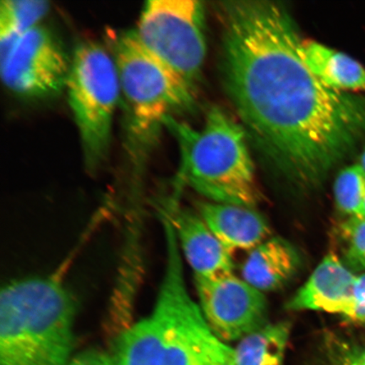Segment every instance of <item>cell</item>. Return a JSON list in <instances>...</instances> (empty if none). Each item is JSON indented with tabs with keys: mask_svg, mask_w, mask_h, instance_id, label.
<instances>
[{
	"mask_svg": "<svg viewBox=\"0 0 365 365\" xmlns=\"http://www.w3.org/2000/svg\"><path fill=\"white\" fill-rule=\"evenodd\" d=\"M222 10L223 81L244 129L292 181L317 185L359 135L363 108L309 70L284 7L230 1Z\"/></svg>",
	"mask_w": 365,
	"mask_h": 365,
	"instance_id": "1",
	"label": "cell"
},
{
	"mask_svg": "<svg viewBox=\"0 0 365 365\" xmlns=\"http://www.w3.org/2000/svg\"><path fill=\"white\" fill-rule=\"evenodd\" d=\"M164 232L166 264L156 303L118 336L113 365H235L234 349L212 331L187 289L175 230Z\"/></svg>",
	"mask_w": 365,
	"mask_h": 365,
	"instance_id": "2",
	"label": "cell"
},
{
	"mask_svg": "<svg viewBox=\"0 0 365 365\" xmlns=\"http://www.w3.org/2000/svg\"><path fill=\"white\" fill-rule=\"evenodd\" d=\"M76 303L61 280L29 277L0 294V365H68Z\"/></svg>",
	"mask_w": 365,
	"mask_h": 365,
	"instance_id": "3",
	"label": "cell"
},
{
	"mask_svg": "<svg viewBox=\"0 0 365 365\" xmlns=\"http://www.w3.org/2000/svg\"><path fill=\"white\" fill-rule=\"evenodd\" d=\"M181 149L180 179L212 202L255 208L261 202L246 131L222 108L210 109L202 130L167 118Z\"/></svg>",
	"mask_w": 365,
	"mask_h": 365,
	"instance_id": "4",
	"label": "cell"
},
{
	"mask_svg": "<svg viewBox=\"0 0 365 365\" xmlns=\"http://www.w3.org/2000/svg\"><path fill=\"white\" fill-rule=\"evenodd\" d=\"M112 41L128 148L135 163L140 164L156 145L167 118L193 103V86L150 53L135 31H122Z\"/></svg>",
	"mask_w": 365,
	"mask_h": 365,
	"instance_id": "5",
	"label": "cell"
},
{
	"mask_svg": "<svg viewBox=\"0 0 365 365\" xmlns=\"http://www.w3.org/2000/svg\"><path fill=\"white\" fill-rule=\"evenodd\" d=\"M66 90L86 165L95 170L107 157L113 118L121 97L113 54L94 42L77 46L71 57Z\"/></svg>",
	"mask_w": 365,
	"mask_h": 365,
	"instance_id": "6",
	"label": "cell"
},
{
	"mask_svg": "<svg viewBox=\"0 0 365 365\" xmlns=\"http://www.w3.org/2000/svg\"><path fill=\"white\" fill-rule=\"evenodd\" d=\"M135 33L150 53L193 86L207 53L202 3L149 0Z\"/></svg>",
	"mask_w": 365,
	"mask_h": 365,
	"instance_id": "7",
	"label": "cell"
},
{
	"mask_svg": "<svg viewBox=\"0 0 365 365\" xmlns=\"http://www.w3.org/2000/svg\"><path fill=\"white\" fill-rule=\"evenodd\" d=\"M0 67L3 83L13 93L43 99L66 89L71 58L51 31L38 26L22 36Z\"/></svg>",
	"mask_w": 365,
	"mask_h": 365,
	"instance_id": "8",
	"label": "cell"
},
{
	"mask_svg": "<svg viewBox=\"0 0 365 365\" xmlns=\"http://www.w3.org/2000/svg\"><path fill=\"white\" fill-rule=\"evenodd\" d=\"M195 278L199 307L223 341H240L267 325L268 303L262 292L232 275Z\"/></svg>",
	"mask_w": 365,
	"mask_h": 365,
	"instance_id": "9",
	"label": "cell"
},
{
	"mask_svg": "<svg viewBox=\"0 0 365 365\" xmlns=\"http://www.w3.org/2000/svg\"><path fill=\"white\" fill-rule=\"evenodd\" d=\"M162 213L175 230L182 258L194 277L212 279L232 275L231 253L213 234L197 211L182 207L175 197L168 200Z\"/></svg>",
	"mask_w": 365,
	"mask_h": 365,
	"instance_id": "10",
	"label": "cell"
},
{
	"mask_svg": "<svg viewBox=\"0 0 365 365\" xmlns=\"http://www.w3.org/2000/svg\"><path fill=\"white\" fill-rule=\"evenodd\" d=\"M356 277L335 253L326 255L286 304L290 312H322L352 317Z\"/></svg>",
	"mask_w": 365,
	"mask_h": 365,
	"instance_id": "11",
	"label": "cell"
},
{
	"mask_svg": "<svg viewBox=\"0 0 365 365\" xmlns=\"http://www.w3.org/2000/svg\"><path fill=\"white\" fill-rule=\"evenodd\" d=\"M196 211L230 253L252 250L270 235L268 222L255 208L202 202H198Z\"/></svg>",
	"mask_w": 365,
	"mask_h": 365,
	"instance_id": "12",
	"label": "cell"
},
{
	"mask_svg": "<svg viewBox=\"0 0 365 365\" xmlns=\"http://www.w3.org/2000/svg\"><path fill=\"white\" fill-rule=\"evenodd\" d=\"M299 264L298 252L282 238L269 239L250 251L242 277L259 291L280 289L294 277Z\"/></svg>",
	"mask_w": 365,
	"mask_h": 365,
	"instance_id": "13",
	"label": "cell"
},
{
	"mask_svg": "<svg viewBox=\"0 0 365 365\" xmlns=\"http://www.w3.org/2000/svg\"><path fill=\"white\" fill-rule=\"evenodd\" d=\"M302 54L313 74L328 88L365 91V68L346 53L326 45L303 41Z\"/></svg>",
	"mask_w": 365,
	"mask_h": 365,
	"instance_id": "14",
	"label": "cell"
},
{
	"mask_svg": "<svg viewBox=\"0 0 365 365\" xmlns=\"http://www.w3.org/2000/svg\"><path fill=\"white\" fill-rule=\"evenodd\" d=\"M289 322L267 324L242 339L235 349V365H284Z\"/></svg>",
	"mask_w": 365,
	"mask_h": 365,
	"instance_id": "15",
	"label": "cell"
},
{
	"mask_svg": "<svg viewBox=\"0 0 365 365\" xmlns=\"http://www.w3.org/2000/svg\"><path fill=\"white\" fill-rule=\"evenodd\" d=\"M49 10L41 0H3L0 4V61L26 33L38 26Z\"/></svg>",
	"mask_w": 365,
	"mask_h": 365,
	"instance_id": "16",
	"label": "cell"
},
{
	"mask_svg": "<svg viewBox=\"0 0 365 365\" xmlns=\"http://www.w3.org/2000/svg\"><path fill=\"white\" fill-rule=\"evenodd\" d=\"M337 207L350 217L361 215L365 202V173L359 165L346 167L334 182Z\"/></svg>",
	"mask_w": 365,
	"mask_h": 365,
	"instance_id": "17",
	"label": "cell"
},
{
	"mask_svg": "<svg viewBox=\"0 0 365 365\" xmlns=\"http://www.w3.org/2000/svg\"><path fill=\"white\" fill-rule=\"evenodd\" d=\"M339 237L342 262L354 270H365V218L346 219L339 227Z\"/></svg>",
	"mask_w": 365,
	"mask_h": 365,
	"instance_id": "18",
	"label": "cell"
},
{
	"mask_svg": "<svg viewBox=\"0 0 365 365\" xmlns=\"http://www.w3.org/2000/svg\"><path fill=\"white\" fill-rule=\"evenodd\" d=\"M329 365H365V344L332 339L328 349Z\"/></svg>",
	"mask_w": 365,
	"mask_h": 365,
	"instance_id": "19",
	"label": "cell"
},
{
	"mask_svg": "<svg viewBox=\"0 0 365 365\" xmlns=\"http://www.w3.org/2000/svg\"><path fill=\"white\" fill-rule=\"evenodd\" d=\"M350 321L365 323V273L356 278L354 290V310Z\"/></svg>",
	"mask_w": 365,
	"mask_h": 365,
	"instance_id": "20",
	"label": "cell"
},
{
	"mask_svg": "<svg viewBox=\"0 0 365 365\" xmlns=\"http://www.w3.org/2000/svg\"><path fill=\"white\" fill-rule=\"evenodd\" d=\"M68 365H113L111 356L98 349H88L74 356Z\"/></svg>",
	"mask_w": 365,
	"mask_h": 365,
	"instance_id": "21",
	"label": "cell"
},
{
	"mask_svg": "<svg viewBox=\"0 0 365 365\" xmlns=\"http://www.w3.org/2000/svg\"><path fill=\"white\" fill-rule=\"evenodd\" d=\"M360 167L363 168V170L365 173V149L361 155V159H360Z\"/></svg>",
	"mask_w": 365,
	"mask_h": 365,
	"instance_id": "22",
	"label": "cell"
},
{
	"mask_svg": "<svg viewBox=\"0 0 365 365\" xmlns=\"http://www.w3.org/2000/svg\"><path fill=\"white\" fill-rule=\"evenodd\" d=\"M359 217L365 218V202H364V208H363V211L361 212V215H360Z\"/></svg>",
	"mask_w": 365,
	"mask_h": 365,
	"instance_id": "23",
	"label": "cell"
}]
</instances>
